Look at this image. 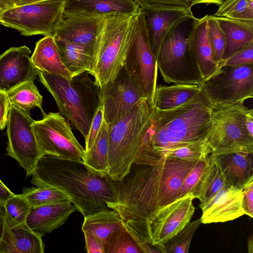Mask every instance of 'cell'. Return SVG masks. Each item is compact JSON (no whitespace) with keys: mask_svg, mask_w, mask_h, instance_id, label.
Here are the masks:
<instances>
[{"mask_svg":"<svg viewBox=\"0 0 253 253\" xmlns=\"http://www.w3.org/2000/svg\"><path fill=\"white\" fill-rule=\"evenodd\" d=\"M198 161L160 153L148 139L127 174L112 179L115 201L108 206L119 213L142 253L152 251L145 240L147 223L158 210L177 199L185 178Z\"/></svg>","mask_w":253,"mask_h":253,"instance_id":"cell-1","label":"cell"},{"mask_svg":"<svg viewBox=\"0 0 253 253\" xmlns=\"http://www.w3.org/2000/svg\"><path fill=\"white\" fill-rule=\"evenodd\" d=\"M31 176L36 187H52L64 194L84 217L111 210L108 204L115 201L112 179L93 171L83 160L43 155Z\"/></svg>","mask_w":253,"mask_h":253,"instance_id":"cell-2","label":"cell"},{"mask_svg":"<svg viewBox=\"0 0 253 253\" xmlns=\"http://www.w3.org/2000/svg\"><path fill=\"white\" fill-rule=\"evenodd\" d=\"M212 101L201 88L184 103L164 110L154 107L149 140L162 153L184 144L206 141L211 127Z\"/></svg>","mask_w":253,"mask_h":253,"instance_id":"cell-3","label":"cell"},{"mask_svg":"<svg viewBox=\"0 0 253 253\" xmlns=\"http://www.w3.org/2000/svg\"><path fill=\"white\" fill-rule=\"evenodd\" d=\"M154 106L141 99L126 116L108 125V175L115 180L128 172L150 135Z\"/></svg>","mask_w":253,"mask_h":253,"instance_id":"cell-4","label":"cell"},{"mask_svg":"<svg viewBox=\"0 0 253 253\" xmlns=\"http://www.w3.org/2000/svg\"><path fill=\"white\" fill-rule=\"evenodd\" d=\"M88 74L85 71L68 80L37 70L40 82L54 98L59 114L70 122L84 140L95 112L101 105L100 87Z\"/></svg>","mask_w":253,"mask_h":253,"instance_id":"cell-5","label":"cell"},{"mask_svg":"<svg viewBox=\"0 0 253 253\" xmlns=\"http://www.w3.org/2000/svg\"><path fill=\"white\" fill-rule=\"evenodd\" d=\"M137 14L115 12L105 15L89 74L94 77L95 83L100 87L114 80L124 66L134 37Z\"/></svg>","mask_w":253,"mask_h":253,"instance_id":"cell-6","label":"cell"},{"mask_svg":"<svg viewBox=\"0 0 253 253\" xmlns=\"http://www.w3.org/2000/svg\"><path fill=\"white\" fill-rule=\"evenodd\" d=\"M194 17L177 26L167 35L160 46L157 66L166 83L201 85L204 81L188 43Z\"/></svg>","mask_w":253,"mask_h":253,"instance_id":"cell-7","label":"cell"},{"mask_svg":"<svg viewBox=\"0 0 253 253\" xmlns=\"http://www.w3.org/2000/svg\"><path fill=\"white\" fill-rule=\"evenodd\" d=\"M244 102L223 103L212 101L211 127L206 141L212 152L253 153V137L248 132Z\"/></svg>","mask_w":253,"mask_h":253,"instance_id":"cell-8","label":"cell"},{"mask_svg":"<svg viewBox=\"0 0 253 253\" xmlns=\"http://www.w3.org/2000/svg\"><path fill=\"white\" fill-rule=\"evenodd\" d=\"M65 0H45L9 8L0 24L24 36L53 35L62 17Z\"/></svg>","mask_w":253,"mask_h":253,"instance_id":"cell-9","label":"cell"},{"mask_svg":"<svg viewBox=\"0 0 253 253\" xmlns=\"http://www.w3.org/2000/svg\"><path fill=\"white\" fill-rule=\"evenodd\" d=\"M124 66L143 97L153 103L157 86L158 68L141 10L136 16L135 33Z\"/></svg>","mask_w":253,"mask_h":253,"instance_id":"cell-10","label":"cell"},{"mask_svg":"<svg viewBox=\"0 0 253 253\" xmlns=\"http://www.w3.org/2000/svg\"><path fill=\"white\" fill-rule=\"evenodd\" d=\"M32 126L40 157L48 155L83 160L85 149L76 138L70 125L60 114L50 112L41 120H34Z\"/></svg>","mask_w":253,"mask_h":253,"instance_id":"cell-11","label":"cell"},{"mask_svg":"<svg viewBox=\"0 0 253 253\" xmlns=\"http://www.w3.org/2000/svg\"><path fill=\"white\" fill-rule=\"evenodd\" d=\"M30 112L10 104L6 124L7 155L17 161L26 177L32 175L40 158Z\"/></svg>","mask_w":253,"mask_h":253,"instance_id":"cell-12","label":"cell"},{"mask_svg":"<svg viewBox=\"0 0 253 253\" xmlns=\"http://www.w3.org/2000/svg\"><path fill=\"white\" fill-rule=\"evenodd\" d=\"M216 102H244L253 97V64L222 66L200 85Z\"/></svg>","mask_w":253,"mask_h":253,"instance_id":"cell-13","label":"cell"},{"mask_svg":"<svg viewBox=\"0 0 253 253\" xmlns=\"http://www.w3.org/2000/svg\"><path fill=\"white\" fill-rule=\"evenodd\" d=\"M193 199L192 194L187 193L158 210L147 223L146 243L163 253V244L190 221L195 212Z\"/></svg>","mask_w":253,"mask_h":253,"instance_id":"cell-14","label":"cell"},{"mask_svg":"<svg viewBox=\"0 0 253 253\" xmlns=\"http://www.w3.org/2000/svg\"><path fill=\"white\" fill-rule=\"evenodd\" d=\"M144 97L123 66L114 80L100 87L104 120L110 125L127 115Z\"/></svg>","mask_w":253,"mask_h":253,"instance_id":"cell-15","label":"cell"},{"mask_svg":"<svg viewBox=\"0 0 253 253\" xmlns=\"http://www.w3.org/2000/svg\"><path fill=\"white\" fill-rule=\"evenodd\" d=\"M104 18L105 15L63 11L53 37L82 46L95 54Z\"/></svg>","mask_w":253,"mask_h":253,"instance_id":"cell-16","label":"cell"},{"mask_svg":"<svg viewBox=\"0 0 253 253\" xmlns=\"http://www.w3.org/2000/svg\"><path fill=\"white\" fill-rule=\"evenodd\" d=\"M29 47H10L0 55V92L6 93L22 83L35 80L37 69L34 66Z\"/></svg>","mask_w":253,"mask_h":253,"instance_id":"cell-17","label":"cell"},{"mask_svg":"<svg viewBox=\"0 0 253 253\" xmlns=\"http://www.w3.org/2000/svg\"><path fill=\"white\" fill-rule=\"evenodd\" d=\"M209 157L218 169L226 186L242 189L253 180V153L212 152Z\"/></svg>","mask_w":253,"mask_h":253,"instance_id":"cell-18","label":"cell"},{"mask_svg":"<svg viewBox=\"0 0 253 253\" xmlns=\"http://www.w3.org/2000/svg\"><path fill=\"white\" fill-rule=\"evenodd\" d=\"M151 50L156 59L167 35L183 21L194 17L191 9L141 10Z\"/></svg>","mask_w":253,"mask_h":253,"instance_id":"cell-19","label":"cell"},{"mask_svg":"<svg viewBox=\"0 0 253 253\" xmlns=\"http://www.w3.org/2000/svg\"><path fill=\"white\" fill-rule=\"evenodd\" d=\"M243 190L223 187L202 210L201 223L224 222L244 214Z\"/></svg>","mask_w":253,"mask_h":253,"instance_id":"cell-20","label":"cell"},{"mask_svg":"<svg viewBox=\"0 0 253 253\" xmlns=\"http://www.w3.org/2000/svg\"><path fill=\"white\" fill-rule=\"evenodd\" d=\"M208 14L200 18L194 17L188 35L191 54L197 64L204 80L219 69L214 61L208 36Z\"/></svg>","mask_w":253,"mask_h":253,"instance_id":"cell-21","label":"cell"},{"mask_svg":"<svg viewBox=\"0 0 253 253\" xmlns=\"http://www.w3.org/2000/svg\"><path fill=\"white\" fill-rule=\"evenodd\" d=\"M76 210L70 201L31 206L26 223L34 233L42 237L64 224Z\"/></svg>","mask_w":253,"mask_h":253,"instance_id":"cell-22","label":"cell"},{"mask_svg":"<svg viewBox=\"0 0 253 253\" xmlns=\"http://www.w3.org/2000/svg\"><path fill=\"white\" fill-rule=\"evenodd\" d=\"M42 237L26 223L9 227L5 223L0 240V253H43Z\"/></svg>","mask_w":253,"mask_h":253,"instance_id":"cell-23","label":"cell"},{"mask_svg":"<svg viewBox=\"0 0 253 253\" xmlns=\"http://www.w3.org/2000/svg\"><path fill=\"white\" fill-rule=\"evenodd\" d=\"M31 59L38 70L68 80L73 77L61 60L53 35L45 36L37 42Z\"/></svg>","mask_w":253,"mask_h":253,"instance_id":"cell-24","label":"cell"},{"mask_svg":"<svg viewBox=\"0 0 253 253\" xmlns=\"http://www.w3.org/2000/svg\"><path fill=\"white\" fill-rule=\"evenodd\" d=\"M139 6L133 0H65L64 11L105 15L112 12L136 14Z\"/></svg>","mask_w":253,"mask_h":253,"instance_id":"cell-25","label":"cell"},{"mask_svg":"<svg viewBox=\"0 0 253 253\" xmlns=\"http://www.w3.org/2000/svg\"><path fill=\"white\" fill-rule=\"evenodd\" d=\"M214 17L218 22L225 35V45L222 62L242 47L253 42V20Z\"/></svg>","mask_w":253,"mask_h":253,"instance_id":"cell-26","label":"cell"},{"mask_svg":"<svg viewBox=\"0 0 253 253\" xmlns=\"http://www.w3.org/2000/svg\"><path fill=\"white\" fill-rule=\"evenodd\" d=\"M54 39L62 62L73 76L85 71L90 74L95 57L93 52L68 41Z\"/></svg>","mask_w":253,"mask_h":253,"instance_id":"cell-27","label":"cell"},{"mask_svg":"<svg viewBox=\"0 0 253 253\" xmlns=\"http://www.w3.org/2000/svg\"><path fill=\"white\" fill-rule=\"evenodd\" d=\"M201 90L200 85L179 84L156 86L153 98L154 107L164 110L180 105Z\"/></svg>","mask_w":253,"mask_h":253,"instance_id":"cell-28","label":"cell"},{"mask_svg":"<svg viewBox=\"0 0 253 253\" xmlns=\"http://www.w3.org/2000/svg\"><path fill=\"white\" fill-rule=\"evenodd\" d=\"M123 225L119 213L116 211H101L84 217L82 229L97 237L104 244L109 236Z\"/></svg>","mask_w":253,"mask_h":253,"instance_id":"cell-29","label":"cell"},{"mask_svg":"<svg viewBox=\"0 0 253 253\" xmlns=\"http://www.w3.org/2000/svg\"><path fill=\"white\" fill-rule=\"evenodd\" d=\"M108 125L103 119L100 128L91 146L85 151L84 163L93 171L108 174Z\"/></svg>","mask_w":253,"mask_h":253,"instance_id":"cell-30","label":"cell"},{"mask_svg":"<svg viewBox=\"0 0 253 253\" xmlns=\"http://www.w3.org/2000/svg\"><path fill=\"white\" fill-rule=\"evenodd\" d=\"M34 81L29 80L25 82L6 94L10 104L28 112L38 107L44 117L46 114L42 107L43 97Z\"/></svg>","mask_w":253,"mask_h":253,"instance_id":"cell-31","label":"cell"},{"mask_svg":"<svg viewBox=\"0 0 253 253\" xmlns=\"http://www.w3.org/2000/svg\"><path fill=\"white\" fill-rule=\"evenodd\" d=\"M224 186L225 185L218 169L211 162L201 181L191 194L194 199L197 198L200 200V208L202 210Z\"/></svg>","mask_w":253,"mask_h":253,"instance_id":"cell-32","label":"cell"},{"mask_svg":"<svg viewBox=\"0 0 253 253\" xmlns=\"http://www.w3.org/2000/svg\"><path fill=\"white\" fill-rule=\"evenodd\" d=\"M104 253H142L130 233L123 225L113 232L104 245Z\"/></svg>","mask_w":253,"mask_h":253,"instance_id":"cell-33","label":"cell"},{"mask_svg":"<svg viewBox=\"0 0 253 253\" xmlns=\"http://www.w3.org/2000/svg\"><path fill=\"white\" fill-rule=\"evenodd\" d=\"M21 194L27 199L31 206L70 201L64 194L52 187H25Z\"/></svg>","mask_w":253,"mask_h":253,"instance_id":"cell-34","label":"cell"},{"mask_svg":"<svg viewBox=\"0 0 253 253\" xmlns=\"http://www.w3.org/2000/svg\"><path fill=\"white\" fill-rule=\"evenodd\" d=\"M31 206L21 194H14L4 202L5 223L12 227L26 223Z\"/></svg>","mask_w":253,"mask_h":253,"instance_id":"cell-35","label":"cell"},{"mask_svg":"<svg viewBox=\"0 0 253 253\" xmlns=\"http://www.w3.org/2000/svg\"><path fill=\"white\" fill-rule=\"evenodd\" d=\"M201 223L200 218L189 222L180 232L163 244V253H188L192 239Z\"/></svg>","mask_w":253,"mask_h":253,"instance_id":"cell-36","label":"cell"},{"mask_svg":"<svg viewBox=\"0 0 253 253\" xmlns=\"http://www.w3.org/2000/svg\"><path fill=\"white\" fill-rule=\"evenodd\" d=\"M213 16L253 20V0H224Z\"/></svg>","mask_w":253,"mask_h":253,"instance_id":"cell-37","label":"cell"},{"mask_svg":"<svg viewBox=\"0 0 253 253\" xmlns=\"http://www.w3.org/2000/svg\"><path fill=\"white\" fill-rule=\"evenodd\" d=\"M211 153L212 150L207 142L200 141L181 145L161 154L181 160L195 161L203 158Z\"/></svg>","mask_w":253,"mask_h":253,"instance_id":"cell-38","label":"cell"},{"mask_svg":"<svg viewBox=\"0 0 253 253\" xmlns=\"http://www.w3.org/2000/svg\"><path fill=\"white\" fill-rule=\"evenodd\" d=\"M208 36L214 60L220 66L222 62L225 38L218 22L213 15H208Z\"/></svg>","mask_w":253,"mask_h":253,"instance_id":"cell-39","label":"cell"},{"mask_svg":"<svg viewBox=\"0 0 253 253\" xmlns=\"http://www.w3.org/2000/svg\"><path fill=\"white\" fill-rule=\"evenodd\" d=\"M211 163L209 155L198 160L185 178L178 192L177 198L193 191L201 181Z\"/></svg>","mask_w":253,"mask_h":253,"instance_id":"cell-40","label":"cell"},{"mask_svg":"<svg viewBox=\"0 0 253 253\" xmlns=\"http://www.w3.org/2000/svg\"><path fill=\"white\" fill-rule=\"evenodd\" d=\"M141 10L187 9V0H133Z\"/></svg>","mask_w":253,"mask_h":253,"instance_id":"cell-41","label":"cell"},{"mask_svg":"<svg viewBox=\"0 0 253 253\" xmlns=\"http://www.w3.org/2000/svg\"><path fill=\"white\" fill-rule=\"evenodd\" d=\"M249 64H253V42L240 48L229 58L222 62L219 67L222 66Z\"/></svg>","mask_w":253,"mask_h":253,"instance_id":"cell-42","label":"cell"},{"mask_svg":"<svg viewBox=\"0 0 253 253\" xmlns=\"http://www.w3.org/2000/svg\"><path fill=\"white\" fill-rule=\"evenodd\" d=\"M104 119L103 110L101 105L97 109L92 119L88 135L85 140V151L88 150L92 146L96 136L102 125Z\"/></svg>","mask_w":253,"mask_h":253,"instance_id":"cell-43","label":"cell"},{"mask_svg":"<svg viewBox=\"0 0 253 253\" xmlns=\"http://www.w3.org/2000/svg\"><path fill=\"white\" fill-rule=\"evenodd\" d=\"M242 205L244 214L253 217V180L243 189Z\"/></svg>","mask_w":253,"mask_h":253,"instance_id":"cell-44","label":"cell"},{"mask_svg":"<svg viewBox=\"0 0 253 253\" xmlns=\"http://www.w3.org/2000/svg\"><path fill=\"white\" fill-rule=\"evenodd\" d=\"M85 239V249L88 253H104V245L94 235L83 231Z\"/></svg>","mask_w":253,"mask_h":253,"instance_id":"cell-45","label":"cell"},{"mask_svg":"<svg viewBox=\"0 0 253 253\" xmlns=\"http://www.w3.org/2000/svg\"><path fill=\"white\" fill-rule=\"evenodd\" d=\"M10 103L6 93L0 92V130L6 126Z\"/></svg>","mask_w":253,"mask_h":253,"instance_id":"cell-46","label":"cell"},{"mask_svg":"<svg viewBox=\"0 0 253 253\" xmlns=\"http://www.w3.org/2000/svg\"><path fill=\"white\" fill-rule=\"evenodd\" d=\"M245 121L247 130L253 137V110L248 109L245 114Z\"/></svg>","mask_w":253,"mask_h":253,"instance_id":"cell-47","label":"cell"},{"mask_svg":"<svg viewBox=\"0 0 253 253\" xmlns=\"http://www.w3.org/2000/svg\"><path fill=\"white\" fill-rule=\"evenodd\" d=\"M14 194L0 179V200L5 202Z\"/></svg>","mask_w":253,"mask_h":253,"instance_id":"cell-48","label":"cell"},{"mask_svg":"<svg viewBox=\"0 0 253 253\" xmlns=\"http://www.w3.org/2000/svg\"><path fill=\"white\" fill-rule=\"evenodd\" d=\"M5 217L4 202L0 200V240L3 231Z\"/></svg>","mask_w":253,"mask_h":253,"instance_id":"cell-49","label":"cell"},{"mask_svg":"<svg viewBox=\"0 0 253 253\" xmlns=\"http://www.w3.org/2000/svg\"><path fill=\"white\" fill-rule=\"evenodd\" d=\"M190 3V6H193L194 5L204 3L207 5L209 4H215L220 5L222 2V0H187Z\"/></svg>","mask_w":253,"mask_h":253,"instance_id":"cell-50","label":"cell"},{"mask_svg":"<svg viewBox=\"0 0 253 253\" xmlns=\"http://www.w3.org/2000/svg\"><path fill=\"white\" fill-rule=\"evenodd\" d=\"M15 6L13 0H0V15L7 9Z\"/></svg>","mask_w":253,"mask_h":253,"instance_id":"cell-51","label":"cell"},{"mask_svg":"<svg viewBox=\"0 0 253 253\" xmlns=\"http://www.w3.org/2000/svg\"><path fill=\"white\" fill-rule=\"evenodd\" d=\"M16 6L29 4L45 0H13Z\"/></svg>","mask_w":253,"mask_h":253,"instance_id":"cell-52","label":"cell"},{"mask_svg":"<svg viewBox=\"0 0 253 253\" xmlns=\"http://www.w3.org/2000/svg\"><path fill=\"white\" fill-rule=\"evenodd\" d=\"M248 250L249 253H253V235L249 237L248 239Z\"/></svg>","mask_w":253,"mask_h":253,"instance_id":"cell-53","label":"cell"},{"mask_svg":"<svg viewBox=\"0 0 253 253\" xmlns=\"http://www.w3.org/2000/svg\"><path fill=\"white\" fill-rule=\"evenodd\" d=\"M224 0H222V1H223Z\"/></svg>","mask_w":253,"mask_h":253,"instance_id":"cell-54","label":"cell"}]
</instances>
